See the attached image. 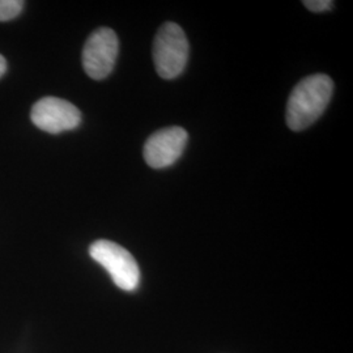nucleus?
<instances>
[{
    "mask_svg": "<svg viewBox=\"0 0 353 353\" xmlns=\"http://www.w3.org/2000/svg\"><path fill=\"white\" fill-rule=\"evenodd\" d=\"M89 255L110 274L118 288L132 292L139 287V265L131 252L121 245L112 241H96L89 248Z\"/></svg>",
    "mask_w": 353,
    "mask_h": 353,
    "instance_id": "7ed1b4c3",
    "label": "nucleus"
},
{
    "mask_svg": "<svg viewBox=\"0 0 353 353\" xmlns=\"http://www.w3.org/2000/svg\"><path fill=\"white\" fill-rule=\"evenodd\" d=\"M334 90L327 75H312L301 80L290 93L287 105V125L293 131L312 126L326 110Z\"/></svg>",
    "mask_w": 353,
    "mask_h": 353,
    "instance_id": "f257e3e1",
    "label": "nucleus"
},
{
    "mask_svg": "<svg viewBox=\"0 0 353 353\" xmlns=\"http://www.w3.org/2000/svg\"><path fill=\"white\" fill-rule=\"evenodd\" d=\"M303 6L313 12H325L334 7V1L331 0H306Z\"/></svg>",
    "mask_w": 353,
    "mask_h": 353,
    "instance_id": "6e6552de",
    "label": "nucleus"
},
{
    "mask_svg": "<svg viewBox=\"0 0 353 353\" xmlns=\"http://www.w3.org/2000/svg\"><path fill=\"white\" fill-rule=\"evenodd\" d=\"M24 1L20 0H0V21L12 20L23 11Z\"/></svg>",
    "mask_w": 353,
    "mask_h": 353,
    "instance_id": "0eeeda50",
    "label": "nucleus"
},
{
    "mask_svg": "<svg viewBox=\"0 0 353 353\" xmlns=\"http://www.w3.org/2000/svg\"><path fill=\"white\" fill-rule=\"evenodd\" d=\"M189 59V41L183 29L174 23H165L154 37L153 62L157 74L170 80L181 75Z\"/></svg>",
    "mask_w": 353,
    "mask_h": 353,
    "instance_id": "f03ea898",
    "label": "nucleus"
},
{
    "mask_svg": "<svg viewBox=\"0 0 353 353\" xmlns=\"http://www.w3.org/2000/svg\"><path fill=\"white\" fill-rule=\"evenodd\" d=\"M189 135L181 127H169L156 131L144 145V160L153 169H163L174 164L182 156Z\"/></svg>",
    "mask_w": 353,
    "mask_h": 353,
    "instance_id": "423d86ee",
    "label": "nucleus"
},
{
    "mask_svg": "<svg viewBox=\"0 0 353 353\" xmlns=\"http://www.w3.org/2000/svg\"><path fill=\"white\" fill-rule=\"evenodd\" d=\"M119 51V42L110 28L94 30L83 50V67L87 75L94 80H102L112 74Z\"/></svg>",
    "mask_w": 353,
    "mask_h": 353,
    "instance_id": "20e7f679",
    "label": "nucleus"
},
{
    "mask_svg": "<svg viewBox=\"0 0 353 353\" xmlns=\"http://www.w3.org/2000/svg\"><path fill=\"white\" fill-rule=\"evenodd\" d=\"M30 118L39 130L49 134L74 130L81 122V114L75 105L57 97H45L36 102Z\"/></svg>",
    "mask_w": 353,
    "mask_h": 353,
    "instance_id": "39448f33",
    "label": "nucleus"
},
{
    "mask_svg": "<svg viewBox=\"0 0 353 353\" xmlns=\"http://www.w3.org/2000/svg\"><path fill=\"white\" fill-rule=\"evenodd\" d=\"M6 70H7V62H6V59L0 55V77L4 75Z\"/></svg>",
    "mask_w": 353,
    "mask_h": 353,
    "instance_id": "1a4fd4ad",
    "label": "nucleus"
}]
</instances>
